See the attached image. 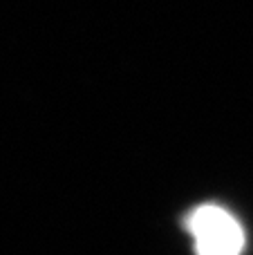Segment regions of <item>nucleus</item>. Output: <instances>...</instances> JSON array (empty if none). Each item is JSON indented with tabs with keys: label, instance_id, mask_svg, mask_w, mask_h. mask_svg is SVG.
<instances>
[{
	"label": "nucleus",
	"instance_id": "nucleus-1",
	"mask_svg": "<svg viewBox=\"0 0 253 255\" xmlns=\"http://www.w3.org/2000/svg\"><path fill=\"white\" fill-rule=\"evenodd\" d=\"M197 255H240L245 249V231L240 222L215 204L197 206L186 220Z\"/></svg>",
	"mask_w": 253,
	"mask_h": 255
}]
</instances>
